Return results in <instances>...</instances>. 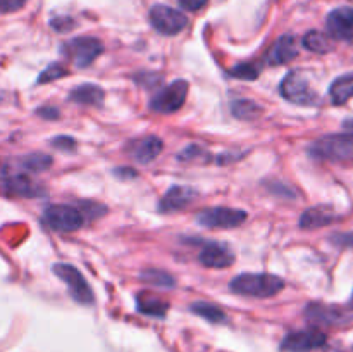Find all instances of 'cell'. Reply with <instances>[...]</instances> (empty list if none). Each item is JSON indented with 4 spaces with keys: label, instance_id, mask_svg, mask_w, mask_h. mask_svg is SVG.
Wrapping results in <instances>:
<instances>
[{
    "label": "cell",
    "instance_id": "4",
    "mask_svg": "<svg viewBox=\"0 0 353 352\" xmlns=\"http://www.w3.org/2000/svg\"><path fill=\"white\" fill-rule=\"evenodd\" d=\"M43 223L61 233H71L83 226V214L72 206H50L43 213Z\"/></svg>",
    "mask_w": 353,
    "mask_h": 352
},
{
    "label": "cell",
    "instance_id": "13",
    "mask_svg": "<svg viewBox=\"0 0 353 352\" xmlns=\"http://www.w3.org/2000/svg\"><path fill=\"white\" fill-rule=\"evenodd\" d=\"M340 219V214H338L331 206H316L307 209L305 213L300 216L299 224L303 230H317V228L330 226L334 221Z\"/></svg>",
    "mask_w": 353,
    "mask_h": 352
},
{
    "label": "cell",
    "instance_id": "24",
    "mask_svg": "<svg viewBox=\"0 0 353 352\" xmlns=\"http://www.w3.org/2000/svg\"><path fill=\"white\" fill-rule=\"evenodd\" d=\"M190 309H192L196 316L203 317V320L210 321V323H224V321H226V314H224L223 309H219V307L214 306V304L203 302V300L192 304Z\"/></svg>",
    "mask_w": 353,
    "mask_h": 352
},
{
    "label": "cell",
    "instance_id": "21",
    "mask_svg": "<svg viewBox=\"0 0 353 352\" xmlns=\"http://www.w3.org/2000/svg\"><path fill=\"white\" fill-rule=\"evenodd\" d=\"M169 309V304L165 300L159 299L155 295H148V293H140L138 295V311L147 316L154 317H164Z\"/></svg>",
    "mask_w": 353,
    "mask_h": 352
},
{
    "label": "cell",
    "instance_id": "23",
    "mask_svg": "<svg viewBox=\"0 0 353 352\" xmlns=\"http://www.w3.org/2000/svg\"><path fill=\"white\" fill-rule=\"evenodd\" d=\"M303 47L310 52H316V54H327V52L333 50V43H331L330 38L326 37L321 31H309V33L303 37L302 40Z\"/></svg>",
    "mask_w": 353,
    "mask_h": 352
},
{
    "label": "cell",
    "instance_id": "2",
    "mask_svg": "<svg viewBox=\"0 0 353 352\" xmlns=\"http://www.w3.org/2000/svg\"><path fill=\"white\" fill-rule=\"evenodd\" d=\"M309 152L321 161H350L353 159V131L326 135L314 141Z\"/></svg>",
    "mask_w": 353,
    "mask_h": 352
},
{
    "label": "cell",
    "instance_id": "12",
    "mask_svg": "<svg viewBox=\"0 0 353 352\" xmlns=\"http://www.w3.org/2000/svg\"><path fill=\"white\" fill-rule=\"evenodd\" d=\"M327 33L331 38L353 43V7H338L327 14Z\"/></svg>",
    "mask_w": 353,
    "mask_h": 352
},
{
    "label": "cell",
    "instance_id": "20",
    "mask_svg": "<svg viewBox=\"0 0 353 352\" xmlns=\"http://www.w3.org/2000/svg\"><path fill=\"white\" fill-rule=\"evenodd\" d=\"M330 97L334 106H343L353 99V72H347L331 83Z\"/></svg>",
    "mask_w": 353,
    "mask_h": 352
},
{
    "label": "cell",
    "instance_id": "30",
    "mask_svg": "<svg viewBox=\"0 0 353 352\" xmlns=\"http://www.w3.org/2000/svg\"><path fill=\"white\" fill-rule=\"evenodd\" d=\"M50 26L54 28L55 31H59V33H65V31H71L72 28L76 26L74 21L71 19V17H55V19L50 21Z\"/></svg>",
    "mask_w": 353,
    "mask_h": 352
},
{
    "label": "cell",
    "instance_id": "26",
    "mask_svg": "<svg viewBox=\"0 0 353 352\" xmlns=\"http://www.w3.org/2000/svg\"><path fill=\"white\" fill-rule=\"evenodd\" d=\"M21 166L30 173L47 171V169L52 166V157L47 154H30L26 155V157H23Z\"/></svg>",
    "mask_w": 353,
    "mask_h": 352
},
{
    "label": "cell",
    "instance_id": "1",
    "mask_svg": "<svg viewBox=\"0 0 353 352\" xmlns=\"http://www.w3.org/2000/svg\"><path fill=\"white\" fill-rule=\"evenodd\" d=\"M283 289H285L283 280L268 273H243L230 283L231 292L238 295L257 297V299L276 295Z\"/></svg>",
    "mask_w": 353,
    "mask_h": 352
},
{
    "label": "cell",
    "instance_id": "33",
    "mask_svg": "<svg viewBox=\"0 0 353 352\" xmlns=\"http://www.w3.org/2000/svg\"><path fill=\"white\" fill-rule=\"evenodd\" d=\"M207 2H209V0H179V3H181L183 9L192 10V12H195V10H200L202 7H205Z\"/></svg>",
    "mask_w": 353,
    "mask_h": 352
},
{
    "label": "cell",
    "instance_id": "10",
    "mask_svg": "<svg viewBox=\"0 0 353 352\" xmlns=\"http://www.w3.org/2000/svg\"><path fill=\"white\" fill-rule=\"evenodd\" d=\"M327 337L317 328L300 330L288 333L281 342V351L285 352H312L326 345Z\"/></svg>",
    "mask_w": 353,
    "mask_h": 352
},
{
    "label": "cell",
    "instance_id": "11",
    "mask_svg": "<svg viewBox=\"0 0 353 352\" xmlns=\"http://www.w3.org/2000/svg\"><path fill=\"white\" fill-rule=\"evenodd\" d=\"M196 219L207 228H236L247 221V213L230 207H214L199 213Z\"/></svg>",
    "mask_w": 353,
    "mask_h": 352
},
{
    "label": "cell",
    "instance_id": "17",
    "mask_svg": "<svg viewBox=\"0 0 353 352\" xmlns=\"http://www.w3.org/2000/svg\"><path fill=\"white\" fill-rule=\"evenodd\" d=\"M162 147H164V144H162L161 138L155 137V135H148V137L134 141L131 157L137 162H140V164H148V162H152L161 154Z\"/></svg>",
    "mask_w": 353,
    "mask_h": 352
},
{
    "label": "cell",
    "instance_id": "32",
    "mask_svg": "<svg viewBox=\"0 0 353 352\" xmlns=\"http://www.w3.org/2000/svg\"><path fill=\"white\" fill-rule=\"evenodd\" d=\"M52 145H54L55 148H59V150H72V148L76 147V141L72 140L71 137H57L54 138V141H52Z\"/></svg>",
    "mask_w": 353,
    "mask_h": 352
},
{
    "label": "cell",
    "instance_id": "25",
    "mask_svg": "<svg viewBox=\"0 0 353 352\" xmlns=\"http://www.w3.org/2000/svg\"><path fill=\"white\" fill-rule=\"evenodd\" d=\"M141 280L159 289H172L176 285V280L169 273L159 271V269H147L141 273Z\"/></svg>",
    "mask_w": 353,
    "mask_h": 352
},
{
    "label": "cell",
    "instance_id": "18",
    "mask_svg": "<svg viewBox=\"0 0 353 352\" xmlns=\"http://www.w3.org/2000/svg\"><path fill=\"white\" fill-rule=\"evenodd\" d=\"M69 99L76 104H81V106L100 107L103 104V100H105V92L99 85L85 83L81 86H76L71 92V95H69Z\"/></svg>",
    "mask_w": 353,
    "mask_h": 352
},
{
    "label": "cell",
    "instance_id": "19",
    "mask_svg": "<svg viewBox=\"0 0 353 352\" xmlns=\"http://www.w3.org/2000/svg\"><path fill=\"white\" fill-rule=\"evenodd\" d=\"M7 193L10 195H17V197H37L40 195V186L37 183L31 182L28 176L24 175H16V176H9L6 178V185H3Z\"/></svg>",
    "mask_w": 353,
    "mask_h": 352
},
{
    "label": "cell",
    "instance_id": "9",
    "mask_svg": "<svg viewBox=\"0 0 353 352\" xmlns=\"http://www.w3.org/2000/svg\"><path fill=\"white\" fill-rule=\"evenodd\" d=\"M186 93H188V83H186L185 79H178V81L171 83V85L165 86L164 90H161V92L152 99L150 109L162 114L176 113V110L185 104Z\"/></svg>",
    "mask_w": 353,
    "mask_h": 352
},
{
    "label": "cell",
    "instance_id": "22",
    "mask_svg": "<svg viewBox=\"0 0 353 352\" xmlns=\"http://www.w3.org/2000/svg\"><path fill=\"white\" fill-rule=\"evenodd\" d=\"M231 113H233V116L238 117V119L252 121L257 119V117L261 116L262 109L259 104L254 102V100L238 99L234 100V102H231Z\"/></svg>",
    "mask_w": 353,
    "mask_h": 352
},
{
    "label": "cell",
    "instance_id": "36",
    "mask_svg": "<svg viewBox=\"0 0 353 352\" xmlns=\"http://www.w3.org/2000/svg\"><path fill=\"white\" fill-rule=\"evenodd\" d=\"M9 178V166L6 162L0 161V179H6Z\"/></svg>",
    "mask_w": 353,
    "mask_h": 352
},
{
    "label": "cell",
    "instance_id": "34",
    "mask_svg": "<svg viewBox=\"0 0 353 352\" xmlns=\"http://www.w3.org/2000/svg\"><path fill=\"white\" fill-rule=\"evenodd\" d=\"M331 240H333L336 245H341V247H353V235L350 233L334 235Z\"/></svg>",
    "mask_w": 353,
    "mask_h": 352
},
{
    "label": "cell",
    "instance_id": "5",
    "mask_svg": "<svg viewBox=\"0 0 353 352\" xmlns=\"http://www.w3.org/2000/svg\"><path fill=\"white\" fill-rule=\"evenodd\" d=\"M64 54L74 62L76 68H88L103 52L102 41L93 37H79L64 45Z\"/></svg>",
    "mask_w": 353,
    "mask_h": 352
},
{
    "label": "cell",
    "instance_id": "7",
    "mask_svg": "<svg viewBox=\"0 0 353 352\" xmlns=\"http://www.w3.org/2000/svg\"><path fill=\"white\" fill-rule=\"evenodd\" d=\"M150 23L159 33L171 37V35L181 33L186 28V24H188V19L179 10L159 3V6H154L150 9Z\"/></svg>",
    "mask_w": 353,
    "mask_h": 352
},
{
    "label": "cell",
    "instance_id": "15",
    "mask_svg": "<svg viewBox=\"0 0 353 352\" xmlns=\"http://www.w3.org/2000/svg\"><path fill=\"white\" fill-rule=\"evenodd\" d=\"M196 199L195 190L188 188V186H171L168 190V193L164 195V199L161 200V206L159 211L162 213H174V211H181L185 207H188L193 200Z\"/></svg>",
    "mask_w": 353,
    "mask_h": 352
},
{
    "label": "cell",
    "instance_id": "31",
    "mask_svg": "<svg viewBox=\"0 0 353 352\" xmlns=\"http://www.w3.org/2000/svg\"><path fill=\"white\" fill-rule=\"evenodd\" d=\"M26 0H0V14L16 12V10L23 9Z\"/></svg>",
    "mask_w": 353,
    "mask_h": 352
},
{
    "label": "cell",
    "instance_id": "35",
    "mask_svg": "<svg viewBox=\"0 0 353 352\" xmlns=\"http://www.w3.org/2000/svg\"><path fill=\"white\" fill-rule=\"evenodd\" d=\"M38 114L41 117H45V119H55V117H59V110L52 109V107H41V109H38Z\"/></svg>",
    "mask_w": 353,
    "mask_h": 352
},
{
    "label": "cell",
    "instance_id": "37",
    "mask_svg": "<svg viewBox=\"0 0 353 352\" xmlns=\"http://www.w3.org/2000/svg\"><path fill=\"white\" fill-rule=\"evenodd\" d=\"M343 128H345V131H353V117H352V119L345 121Z\"/></svg>",
    "mask_w": 353,
    "mask_h": 352
},
{
    "label": "cell",
    "instance_id": "6",
    "mask_svg": "<svg viewBox=\"0 0 353 352\" xmlns=\"http://www.w3.org/2000/svg\"><path fill=\"white\" fill-rule=\"evenodd\" d=\"M54 273L69 286V292L74 297L76 302L85 304L90 306L93 304V292L90 289L88 282L85 280V276L71 264H64V262H57L54 264Z\"/></svg>",
    "mask_w": 353,
    "mask_h": 352
},
{
    "label": "cell",
    "instance_id": "27",
    "mask_svg": "<svg viewBox=\"0 0 353 352\" xmlns=\"http://www.w3.org/2000/svg\"><path fill=\"white\" fill-rule=\"evenodd\" d=\"M231 75L236 76L240 79H247V81H254L259 75H261V66L252 64V62H245V64L234 66Z\"/></svg>",
    "mask_w": 353,
    "mask_h": 352
},
{
    "label": "cell",
    "instance_id": "16",
    "mask_svg": "<svg viewBox=\"0 0 353 352\" xmlns=\"http://www.w3.org/2000/svg\"><path fill=\"white\" fill-rule=\"evenodd\" d=\"M296 55H299V47H296L295 37H292V35H283L272 45L271 50H269L268 61L272 66H281L292 62Z\"/></svg>",
    "mask_w": 353,
    "mask_h": 352
},
{
    "label": "cell",
    "instance_id": "29",
    "mask_svg": "<svg viewBox=\"0 0 353 352\" xmlns=\"http://www.w3.org/2000/svg\"><path fill=\"white\" fill-rule=\"evenodd\" d=\"M178 157L186 162H195V161L205 162L207 159H209V154H207L205 148L199 147V145H188V147H185V150L178 155Z\"/></svg>",
    "mask_w": 353,
    "mask_h": 352
},
{
    "label": "cell",
    "instance_id": "8",
    "mask_svg": "<svg viewBox=\"0 0 353 352\" xmlns=\"http://www.w3.org/2000/svg\"><path fill=\"white\" fill-rule=\"evenodd\" d=\"M307 320L316 324H327V326H338L347 324L353 320V311L348 307L330 306V304L314 302L309 304L305 309Z\"/></svg>",
    "mask_w": 353,
    "mask_h": 352
},
{
    "label": "cell",
    "instance_id": "38",
    "mask_svg": "<svg viewBox=\"0 0 353 352\" xmlns=\"http://www.w3.org/2000/svg\"><path fill=\"white\" fill-rule=\"evenodd\" d=\"M352 304H353V293H352Z\"/></svg>",
    "mask_w": 353,
    "mask_h": 352
},
{
    "label": "cell",
    "instance_id": "14",
    "mask_svg": "<svg viewBox=\"0 0 353 352\" xmlns=\"http://www.w3.org/2000/svg\"><path fill=\"white\" fill-rule=\"evenodd\" d=\"M199 259L205 268L223 269L233 264L234 254L226 244H207L200 252Z\"/></svg>",
    "mask_w": 353,
    "mask_h": 352
},
{
    "label": "cell",
    "instance_id": "28",
    "mask_svg": "<svg viewBox=\"0 0 353 352\" xmlns=\"http://www.w3.org/2000/svg\"><path fill=\"white\" fill-rule=\"evenodd\" d=\"M68 75V69L64 68L62 64H50L47 69H45L43 72H41L40 76H38L37 81L40 83V85H45V83H50V81H55V79L62 78V76Z\"/></svg>",
    "mask_w": 353,
    "mask_h": 352
},
{
    "label": "cell",
    "instance_id": "3",
    "mask_svg": "<svg viewBox=\"0 0 353 352\" xmlns=\"http://www.w3.org/2000/svg\"><path fill=\"white\" fill-rule=\"evenodd\" d=\"M279 92L286 100L300 106H317L321 102L319 93L310 86L307 76L300 71L288 72L279 85Z\"/></svg>",
    "mask_w": 353,
    "mask_h": 352
}]
</instances>
